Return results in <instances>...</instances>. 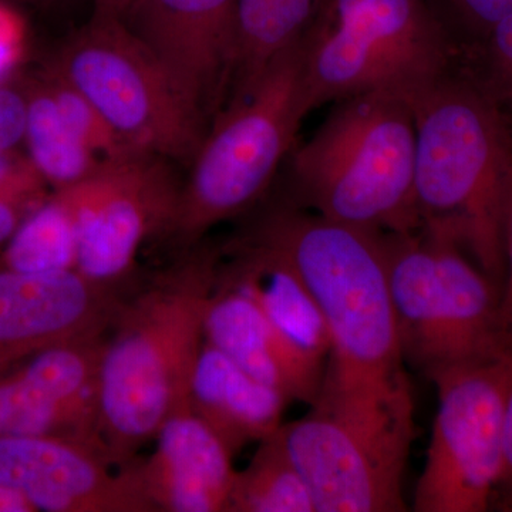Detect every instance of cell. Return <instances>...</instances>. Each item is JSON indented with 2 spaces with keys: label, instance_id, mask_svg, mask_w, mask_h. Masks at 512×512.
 <instances>
[{
  "label": "cell",
  "instance_id": "obj_18",
  "mask_svg": "<svg viewBox=\"0 0 512 512\" xmlns=\"http://www.w3.org/2000/svg\"><path fill=\"white\" fill-rule=\"evenodd\" d=\"M204 340L289 402L312 404L318 396L319 384L286 349L254 299L220 272L205 311Z\"/></svg>",
  "mask_w": 512,
  "mask_h": 512
},
{
  "label": "cell",
  "instance_id": "obj_3",
  "mask_svg": "<svg viewBox=\"0 0 512 512\" xmlns=\"http://www.w3.org/2000/svg\"><path fill=\"white\" fill-rule=\"evenodd\" d=\"M421 227L446 229L500 286L512 128L470 76L447 74L410 104Z\"/></svg>",
  "mask_w": 512,
  "mask_h": 512
},
{
  "label": "cell",
  "instance_id": "obj_8",
  "mask_svg": "<svg viewBox=\"0 0 512 512\" xmlns=\"http://www.w3.org/2000/svg\"><path fill=\"white\" fill-rule=\"evenodd\" d=\"M49 70L79 90L134 150L190 163L207 133L204 111L119 16L93 13Z\"/></svg>",
  "mask_w": 512,
  "mask_h": 512
},
{
  "label": "cell",
  "instance_id": "obj_2",
  "mask_svg": "<svg viewBox=\"0 0 512 512\" xmlns=\"http://www.w3.org/2000/svg\"><path fill=\"white\" fill-rule=\"evenodd\" d=\"M220 261V252L194 245L133 298L123 299L97 379V431L117 466L136 463L138 450L190 400Z\"/></svg>",
  "mask_w": 512,
  "mask_h": 512
},
{
  "label": "cell",
  "instance_id": "obj_6",
  "mask_svg": "<svg viewBox=\"0 0 512 512\" xmlns=\"http://www.w3.org/2000/svg\"><path fill=\"white\" fill-rule=\"evenodd\" d=\"M305 42L311 111L366 93L419 99L450 74V32L429 0H323Z\"/></svg>",
  "mask_w": 512,
  "mask_h": 512
},
{
  "label": "cell",
  "instance_id": "obj_28",
  "mask_svg": "<svg viewBox=\"0 0 512 512\" xmlns=\"http://www.w3.org/2000/svg\"><path fill=\"white\" fill-rule=\"evenodd\" d=\"M500 328L505 349L512 355V175L504 212V278L500 292Z\"/></svg>",
  "mask_w": 512,
  "mask_h": 512
},
{
  "label": "cell",
  "instance_id": "obj_14",
  "mask_svg": "<svg viewBox=\"0 0 512 512\" xmlns=\"http://www.w3.org/2000/svg\"><path fill=\"white\" fill-rule=\"evenodd\" d=\"M238 0H131L124 23L207 114L225 96Z\"/></svg>",
  "mask_w": 512,
  "mask_h": 512
},
{
  "label": "cell",
  "instance_id": "obj_33",
  "mask_svg": "<svg viewBox=\"0 0 512 512\" xmlns=\"http://www.w3.org/2000/svg\"><path fill=\"white\" fill-rule=\"evenodd\" d=\"M130 2L131 0H93V13L119 16V18H123L124 12H126Z\"/></svg>",
  "mask_w": 512,
  "mask_h": 512
},
{
  "label": "cell",
  "instance_id": "obj_24",
  "mask_svg": "<svg viewBox=\"0 0 512 512\" xmlns=\"http://www.w3.org/2000/svg\"><path fill=\"white\" fill-rule=\"evenodd\" d=\"M470 77L512 124V13L478 43L476 72Z\"/></svg>",
  "mask_w": 512,
  "mask_h": 512
},
{
  "label": "cell",
  "instance_id": "obj_22",
  "mask_svg": "<svg viewBox=\"0 0 512 512\" xmlns=\"http://www.w3.org/2000/svg\"><path fill=\"white\" fill-rule=\"evenodd\" d=\"M258 444L248 466L235 474L227 512H316L308 484L278 437Z\"/></svg>",
  "mask_w": 512,
  "mask_h": 512
},
{
  "label": "cell",
  "instance_id": "obj_23",
  "mask_svg": "<svg viewBox=\"0 0 512 512\" xmlns=\"http://www.w3.org/2000/svg\"><path fill=\"white\" fill-rule=\"evenodd\" d=\"M47 84L55 96L57 106L70 130L101 158H116L134 153L133 147L128 146L116 133L113 127L101 116L99 110L74 89L62 77L47 69L45 74Z\"/></svg>",
  "mask_w": 512,
  "mask_h": 512
},
{
  "label": "cell",
  "instance_id": "obj_19",
  "mask_svg": "<svg viewBox=\"0 0 512 512\" xmlns=\"http://www.w3.org/2000/svg\"><path fill=\"white\" fill-rule=\"evenodd\" d=\"M190 406L232 454L274 436L289 400L202 342L190 382Z\"/></svg>",
  "mask_w": 512,
  "mask_h": 512
},
{
  "label": "cell",
  "instance_id": "obj_13",
  "mask_svg": "<svg viewBox=\"0 0 512 512\" xmlns=\"http://www.w3.org/2000/svg\"><path fill=\"white\" fill-rule=\"evenodd\" d=\"M104 343V335L70 340L0 372V436H66L101 444L97 379Z\"/></svg>",
  "mask_w": 512,
  "mask_h": 512
},
{
  "label": "cell",
  "instance_id": "obj_11",
  "mask_svg": "<svg viewBox=\"0 0 512 512\" xmlns=\"http://www.w3.org/2000/svg\"><path fill=\"white\" fill-rule=\"evenodd\" d=\"M0 484L37 512H154L136 463L120 467L96 441L0 436Z\"/></svg>",
  "mask_w": 512,
  "mask_h": 512
},
{
  "label": "cell",
  "instance_id": "obj_10",
  "mask_svg": "<svg viewBox=\"0 0 512 512\" xmlns=\"http://www.w3.org/2000/svg\"><path fill=\"white\" fill-rule=\"evenodd\" d=\"M171 163L144 151L104 158L96 173L59 191L76 220L80 274L123 288L143 245L173 222L183 183Z\"/></svg>",
  "mask_w": 512,
  "mask_h": 512
},
{
  "label": "cell",
  "instance_id": "obj_7",
  "mask_svg": "<svg viewBox=\"0 0 512 512\" xmlns=\"http://www.w3.org/2000/svg\"><path fill=\"white\" fill-rule=\"evenodd\" d=\"M384 244L407 363L429 379L448 367L510 355L501 336L500 286L453 234L436 227L384 232Z\"/></svg>",
  "mask_w": 512,
  "mask_h": 512
},
{
  "label": "cell",
  "instance_id": "obj_31",
  "mask_svg": "<svg viewBox=\"0 0 512 512\" xmlns=\"http://www.w3.org/2000/svg\"><path fill=\"white\" fill-rule=\"evenodd\" d=\"M8 13L0 6V80L12 70L18 56V43L9 28Z\"/></svg>",
  "mask_w": 512,
  "mask_h": 512
},
{
  "label": "cell",
  "instance_id": "obj_21",
  "mask_svg": "<svg viewBox=\"0 0 512 512\" xmlns=\"http://www.w3.org/2000/svg\"><path fill=\"white\" fill-rule=\"evenodd\" d=\"M76 220L62 192H53L19 225L0 255V266L19 272L76 269Z\"/></svg>",
  "mask_w": 512,
  "mask_h": 512
},
{
  "label": "cell",
  "instance_id": "obj_25",
  "mask_svg": "<svg viewBox=\"0 0 512 512\" xmlns=\"http://www.w3.org/2000/svg\"><path fill=\"white\" fill-rule=\"evenodd\" d=\"M447 28L453 23L477 46L495 25L512 13V0H436L431 6Z\"/></svg>",
  "mask_w": 512,
  "mask_h": 512
},
{
  "label": "cell",
  "instance_id": "obj_29",
  "mask_svg": "<svg viewBox=\"0 0 512 512\" xmlns=\"http://www.w3.org/2000/svg\"><path fill=\"white\" fill-rule=\"evenodd\" d=\"M491 511L512 512V383L505 409L500 476L495 485Z\"/></svg>",
  "mask_w": 512,
  "mask_h": 512
},
{
  "label": "cell",
  "instance_id": "obj_20",
  "mask_svg": "<svg viewBox=\"0 0 512 512\" xmlns=\"http://www.w3.org/2000/svg\"><path fill=\"white\" fill-rule=\"evenodd\" d=\"M26 127L23 144L30 164L55 191L82 183L99 170L97 156L64 121L45 77L26 84Z\"/></svg>",
  "mask_w": 512,
  "mask_h": 512
},
{
  "label": "cell",
  "instance_id": "obj_34",
  "mask_svg": "<svg viewBox=\"0 0 512 512\" xmlns=\"http://www.w3.org/2000/svg\"><path fill=\"white\" fill-rule=\"evenodd\" d=\"M511 128H512V124H510Z\"/></svg>",
  "mask_w": 512,
  "mask_h": 512
},
{
  "label": "cell",
  "instance_id": "obj_12",
  "mask_svg": "<svg viewBox=\"0 0 512 512\" xmlns=\"http://www.w3.org/2000/svg\"><path fill=\"white\" fill-rule=\"evenodd\" d=\"M121 288L77 269L19 272L0 266V372L52 346L106 335Z\"/></svg>",
  "mask_w": 512,
  "mask_h": 512
},
{
  "label": "cell",
  "instance_id": "obj_1",
  "mask_svg": "<svg viewBox=\"0 0 512 512\" xmlns=\"http://www.w3.org/2000/svg\"><path fill=\"white\" fill-rule=\"evenodd\" d=\"M242 238L285 259L325 316L330 352L312 412L406 466L414 403L390 298L384 232L291 204L265 212Z\"/></svg>",
  "mask_w": 512,
  "mask_h": 512
},
{
  "label": "cell",
  "instance_id": "obj_4",
  "mask_svg": "<svg viewBox=\"0 0 512 512\" xmlns=\"http://www.w3.org/2000/svg\"><path fill=\"white\" fill-rule=\"evenodd\" d=\"M295 202L328 220L379 232L419 231L416 124L409 101L366 93L336 101L291 151Z\"/></svg>",
  "mask_w": 512,
  "mask_h": 512
},
{
  "label": "cell",
  "instance_id": "obj_17",
  "mask_svg": "<svg viewBox=\"0 0 512 512\" xmlns=\"http://www.w3.org/2000/svg\"><path fill=\"white\" fill-rule=\"evenodd\" d=\"M220 276L254 299L276 335L302 369L322 384L330 352L325 316L308 286L285 259L248 239L238 238L225 249Z\"/></svg>",
  "mask_w": 512,
  "mask_h": 512
},
{
  "label": "cell",
  "instance_id": "obj_26",
  "mask_svg": "<svg viewBox=\"0 0 512 512\" xmlns=\"http://www.w3.org/2000/svg\"><path fill=\"white\" fill-rule=\"evenodd\" d=\"M26 110L25 86L0 82V154L16 151L23 143Z\"/></svg>",
  "mask_w": 512,
  "mask_h": 512
},
{
  "label": "cell",
  "instance_id": "obj_9",
  "mask_svg": "<svg viewBox=\"0 0 512 512\" xmlns=\"http://www.w3.org/2000/svg\"><path fill=\"white\" fill-rule=\"evenodd\" d=\"M429 380L439 407L413 510L491 511L503 457L512 356L448 367Z\"/></svg>",
  "mask_w": 512,
  "mask_h": 512
},
{
  "label": "cell",
  "instance_id": "obj_27",
  "mask_svg": "<svg viewBox=\"0 0 512 512\" xmlns=\"http://www.w3.org/2000/svg\"><path fill=\"white\" fill-rule=\"evenodd\" d=\"M45 188V181L30 164L29 158L19 156L16 151L0 154V192L45 200Z\"/></svg>",
  "mask_w": 512,
  "mask_h": 512
},
{
  "label": "cell",
  "instance_id": "obj_30",
  "mask_svg": "<svg viewBox=\"0 0 512 512\" xmlns=\"http://www.w3.org/2000/svg\"><path fill=\"white\" fill-rule=\"evenodd\" d=\"M45 200L0 192V248L8 244L22 221Z\"/></svg>",
  "mask_w": 512,
  "mask_h": 512
},
{
  "label": "cell",
  "instance_id": "obj_5",
  "mask_svg": "<svg viewBox=\"0 0 512 512\" xmlns=\"http://www.w3.org/2000/svg\"><path fill=\"white\" fill-rule=\"evenodd\" d=\"M311 113L303 36L269 63L254 89L218 114L190 161L165 237L180 251L264 197Z\"/></svg>",
  "mask_w": 512,
  "mask_h": 512
},
{
  "label": "cell",
  "instance_id": "obj_16",
  "mask_svg": "<svg viewBox=\"0 0 512 512\" xmlns=\"http://www.w3.org/2000/svg\"><path fill=\"white\" fill-rule=\"evenodd\" d=\"M156 448L136 463L144 494L156 511H227L234 454L218 434L181 404L158 430Z\"/></svg>",
  "mask_w": 512,
  "mask_h": 512
},
{
  "label": "cell",
  "instance_id": "obj_32",
  "mask_svg": "<svg viewBox=\"0 0 512 512\" xmlns=\"http://www.w3.org/2000/svg\"><path fill=\"white\" fill-rule=\"evenodd\" d=\"M0 512H37L25 495L0 484Z\"/></svg>",
  "mask_w": 512,
  "mask_h": 512
},
{
  "label": "cell",
  "instance_id": "obj_15",
  "mask_svg": "<svg viewBox=\"0 0 512 512\" xmlns=\"http://www.w3.org/2000/svg\"><path fill=\"white\" fill-rule=\"evenodd\" d=\"M279 443L311 490L316 512H403L404 470L309 410L282 423Z\"/></svg>",
  "mask_w": 512,
  "mask_h": 512
}]
</instances>
